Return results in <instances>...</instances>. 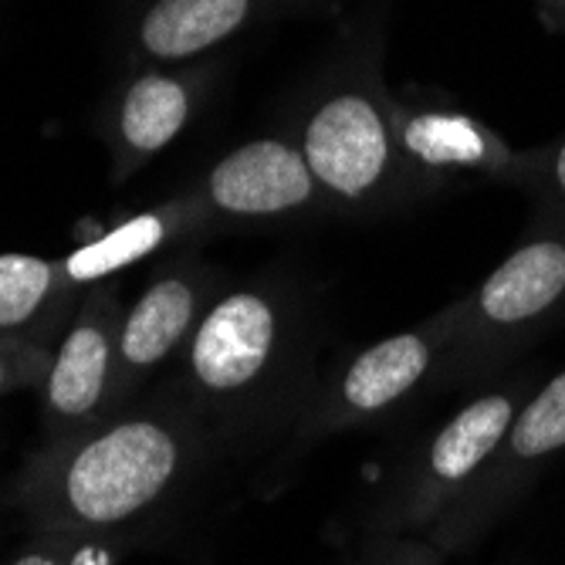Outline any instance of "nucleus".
<instances>
[{"label": "nucleus", "mask_w": 565, "mask_h": 565, "mask_svg": "<svg viewBox=\"0 0 565 565\" xmlns=\"http://www.w3.org/2000/svg\"><path fill=\"white\" fill-rule=\"evenodd\" d=\"M450 335L454 316L440 312L345 355L335 366H322L288 430V454L335 434L383 427L406 414L409 403L450 376Z\"/></svg>", "instance_id": "nucleus-4"}, {"label": "nucleus", "mask_w": 565, "mask_h": 565, "mask_svg": "<svg viewBox=\"0 0 565 565\" xmlns=\"http://www.w3.org/2000/svg\"><path fill=\"white\" fill-rule=\"evenodd\" d=\"M51 352H55L51 345L0 339V396L24 390L38 393L51 370Z\"/></svg>", "instance_id": "nucleus-16"}, {"label": "nucleus", "mask_w": 565, "mask_h": 565, "mask_svg": "<svg viewBox=\"0 0 565 565\" xmlns=\"http://www.w3.org/2000/svg\"><path fill=\"white\" fill-rule=\"evenodd\" d=\"M390 102L373 55L352 58L301 102L288 126L285 136L298 146L332 214L380 217L420 193L399 157Z\"/></svg>", "instance_id": "nucleus-3"}, {"label": "nucleus", "mask_w": 565, "mask_h": 565, "mask_svg": "<svg viewBox=\"0 0 565 565\" xmlns=\"http://www.w3.org/2000/svg\"><path fill=\"white\" fill-rule=\"evenodd\" d=\"M548 186H552L555 200L565 207V139L552 149V160H548Z\"/></svg>", "instance_id": "nucleus-18"}, {"label": "nucleus", "mask_w": 565, "mask_h": 565, "mask_svg": "<svg viewBox=\"0 0 565 565\" xmlns=\"http://www.w3.org/2000/svg\"><path fill=\"white\" fill-rule=\"evenodd\" d=\"M196 106V85L186 75L146 72L129 82L116 113L119 173L167 149L190 122Z\"/></svg>", "instance_id": "nucleus-15"}, {"label": "nucleus", "mask_w": 565, "mask_h": 565, "mask_svg": "<svg viewBox=\"0 0 565 565\" xmlns=\"http://www.w3.org/2000/svg\"><path fill=\"white\" fill-rule=\"evenodd\" d=\"M319 316L295 281L262 275L227 285L163 383L224 454L288 440L319 376Z\"/></svg>", "instance_id": "nucleus-2"}, {"label": "nucleus", "mask_w": 565, "mask_h": 565, "mask_svg": "<svg viewBox=\"0 0 565 565\" xmlns=\"http://www.w3.org/2000/svg\"><path fill=\"white\" fill-rule=\"evenodd\" d=\"M227 271L193 247L177 258H167L149 275L139 298L126 305L119 329L116 409L139 399L149 380L173 363L200 319L207 316V308L227 291Z\"/></svg>", "instance_id": "nucleus-9"}, {"label": "nucleus", "mask_w": 565, "mask_h": 565, "mask_svg": "<svg viewBox=\"0 0 565 565\" xmlns=\"http://www.w3.org/2000/svg\"><path fill=\"white\" fill-rule=\"evenodd\" d=\"M122 291L119 281H95L82 291V301L68 329L62 332L41 403V444H62L98 420L116 414V349L122 329Z\"/></svg>", "instance_id": "nucleus-8"}, {"label": "nucleus", "mask_w": 565, "mask_h": 565, "mask_svg": "<svg viewBox=\"0 0 565 565\" xmlns=\"http://www.w3.org/2000/svg\"><path fill=\"white\" fill-rule=\"evenodd\" d=\"M393 136L399 157L414 177L417 190H430V183L454 173H484L501 177L515 167V157L471 116L434 109V106H406L393 98Z\"/></svg>", "instance_id": "nucleus-11"}, {"label": "nucleus", "mask_w": 565, "mask_h": 565, "mask_svg": "<svg viewBox=\"0 0 565 565\" xmlns=\"http://www.w3.org/2000/svg\"><path fill=\"white\" fill-rule=\"evenodd\" d=\"M193 234H203V224L196 217V211L190 207V200H170L160 211H146L136 214L132 221L113 227L109 234H98L92 241H85L82 247H75L72 254H65L62 265L68 281L85 291L95 281H109L116 278L126 265H136L149 254H157L177 241H186Z\"/></svg>", "instance_id": "nucleus-14"}, {"label": "nucleus", "mask_w": 565, "mask_h": 565, "mask_svg": "<svg viewBox=\"0 0 565 565\" xmlns=\"http://www.w3.org/2000/svg\"><path fill=\"white\" fill-rule=\"evenodd\" d=\"M444 552L420 535H366L359 565H444Z\"/></svg>", "instance_id": "nucleus-17"}, {"label": "nucleus", "mask_w": 565, "mask_h": 565, "mask_svg": "<svg viewBox=\"0 0 565 565\" xmlns=\"http://www.w3.org/2000/svg\"><path fill=\"white\" fill-rule=\"evenodd\" d=\"M565 308V234L545 231L515 247L484 285L450 308V380L484 376Z\"/></svg>", "instance_id": "nucleus-6"}, {"label": "nucleus", "mask_w": 565, "mask_h": 565, "mask_svg": "<svg viewBox=\"0 0 565 565\" xmlns=\"http://www.w3.org/2000/svg\"><path fill=\"white\" fill-rule=\"evenodd\" d=\"M203 234L268 231L332 214L312 170L288 136H262L221 157L186 196Z\"/></svg>", "instance_id": "nucleus-7"}, {"label": "nucleus", "mask_w": 565, "mask_h": 565, "mask_svg": "<svg viewBox=\"0 0 565 565\" xmlns=\"http://www.w3.org/2000/svg\"><path fill=\"white\" fill-rule=\"evenodd\" d=\"M221 457L203 420L160 386L62 444L38 447L11 501L34 539L126 552L167 529Z\"/></svg>", "instance_id": "nucleus-1"}, {"label": "nucleus", "mask_w": 565, "mask_h": 565, "mask_svg": "<svg viewBox=\"0 0 565 565\" xmlns=\"http://www.w3.org/2000/svg\"><path fill=\"white\" fill-rule=\"evenodd\" d=\"M562 450H565V370L522 403L491 460L465 488V494L457 498V504L437 522L427 542L444 555H457L460 548L475 545Z\"/></svg>", "instance_id": "nucleus-10"}, {"label": "nucleus", "mask_w": 565, "mask_h": 565, "mask_svg": "<svg viewBox=\"0 0 565 565\" xmlns=\"http://www.w3.org/2000/svg\"><path fill=\"white\" fill-rule=\"evenodd\" d=\"M308 4V0H157L139 21L136 41L157 62H186L258 18Z\"/></svg>", "instance_id": "nucleus-12"}, {"label": "nucleus", "mask_w": 565, "mask_h": 565, "mask_svg": "<svg viewBox=\"0 0 565 565\" xmlns=\"http://www.w3.org/2000/svg\"><path fill=\"white\" fill-rule=\"evenodd\" d=\"M525 399L519 386H501L460 406L373 494L363 519L366 535L427 539L491 460Z\"/></svg>", "instance_id": "nucleus-5"}, {"label": "nucleus", "mask_w": 565, "mask_h": 565, "mask_svg": "<svg viewBox=\"0 0 565 565\" xmlns=\"http://www.w3.org/2000/svg\"><path fill=\"white\" fill-rule=\"evenodd\" d=\"M78 301L62 258L0 254V339L55 349Z\"/></svg>", "instance_id": "nucleus-13"}]
</instances>
